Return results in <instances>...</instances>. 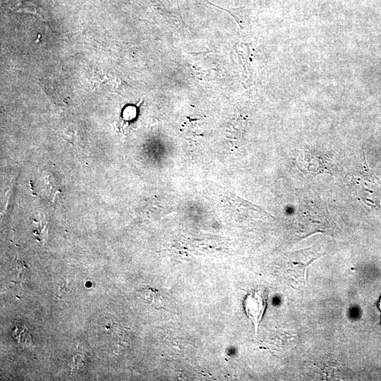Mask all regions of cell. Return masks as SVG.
Returning <instances> with one entry per match:
<instances>
[{"instance_id":"cell-1","label":"cell","mask_w":381,"mask_h":381,"mask_svg":"<svg viewBox=\"0 0 381 381\" xmlns=\"http://www.w3.org/2000/svg\"><path fill=\"white\" fill-rule=\"evenodd\" d=\"M267 298L265 291L258 289L249 292L243 301L245 312L254 325L255 334L266 308Z\"/></svg>"},{"instance_id":"cell-2","label":"cell","mask_w":381,"mask_h":381,"mask_svg":"<svg viewBox=\"0 0 381 381\" xmlns=\"http://www.w3.org/2000/svg\"><path fill=\"white\" fill-rule=\"evenodd\" d=\"M320 255L311 248H306L296 252H292L291 255V270L294 274L300 276L301 281L306 279L307 267Z\"/></svg>"},{"instance_id":"cell-3","label":"cell","mask_w":381,"mask_h":381,"mask_svg":"<svg viewBox=\"0 0 381 381\" xmlns=\"http://www.w3.org/2000/svg\"><path fill=\"white\" fill-rule=\"evenodd\" d=\"M378 307H379V308L380 309V311H381V297H380V301L378 303Z\"/></svg>"}]
</instances>
